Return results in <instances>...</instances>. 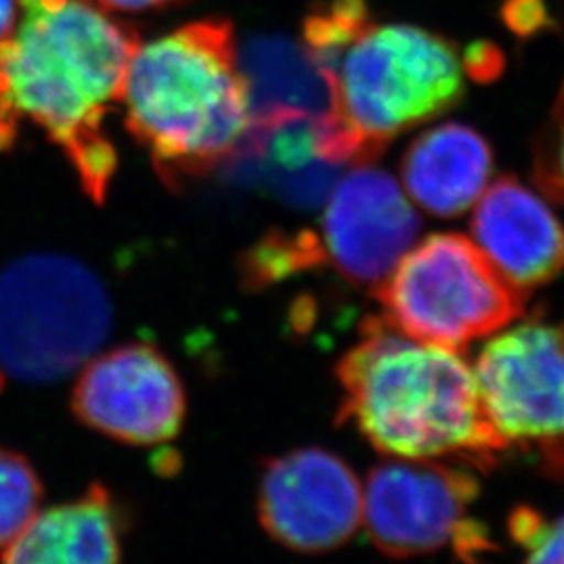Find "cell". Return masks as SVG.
Masks as SVG:
<instances>
[{
    "mask_svg": "<svg viewBox=\"0 0 564 564\" xmlns=\"http://www.w3.org/2000/svg\"><path fill=\"white\" fill-rule=\"evenodd\" d=\"M139 44L132 25L93 0H20L18 23L0 41V153L23 121L39 126L101 205L118 170L102 121Z\"/></svg>",
    "mask_w": 564,
    "mask_h": 564,
    "instance_id": "obj_1",
    "label": "cell"
},
{
    "mask_svg": "<svg viewBox=\"0 0 564 564\" xmlns=\"http://www.w3.org/2000/svg\"><path fill=\"white\" fill-rule=\"evenodd\" d=\"M335 375L343 423L384 456L491 468L508 449L485 412L475 370L456 349L368 318Z\"/></svg>",
    "mask_w": 564,
    "mask_h": 564,
    "instance_id": "obj_2",
    "label": "cell"
},
{
    "mask_svg": "<svg viewBox=\"0 0 564 564\" xmlns=\"http://www.w3.org/2000/svg\"><path fill=\"white\" fill-rule=\"evenodd\" d=\"M120 102L128 132L167 186L218 172L249 123L235 28L205 18L139 44Z\"/></svg>",
    "mask_w": 564,
    "mask_h": 564,
    "instance_id": "obj_3",
    "label": "cell"
},
{
    "mask_svg": "<svg viewBox=\"0 0 564 564\" xmlns=\"http://www.w3.org/2000/svg\"><path fill=\"white\" fill-rule=\"evenodd\" d=\"M343 160L370 163L405 130L463 99L464 65L449 42L402 23H368L330 72Z\"/></svg>",
    "mask_w": 564,
    "mask_h": 564,
    "instance_id": "obj_4",
    "label": "cell"
},
{
    "mask_svg": "<svg viewBox=\"0 0 564 564\" xmlns=\"http://www.w3.org/2000/svg\"><path fill=\"white\" fill-rule=\"evenodd\" d=\"M113 326L105 282L61 253H30L0 270V372L57 383L101 351Z\"/></svg>",
    "mask_w": 564,
    "mask_h": 564,
    "instance_id": "obj_5",
    "label": "cell"
},
{
    "mask_svg": "<svg viewBox=\"0 0 564 564\" xmlns=\"http://www.w3.org/2000/svg\"><path fill=\"white\" fill-rule=\"evenodd\" d=\"M523 289L463 235H431L377 284L384 323L416 341L460 351L521 318Z\"/></svg>",
    "mask_w": 564,
    "mask_h": 564,
    "instance_id": "obj_6",
    "label": "cell"
},
{
    "mask_svg": "<svg viewBox=\"0 0 564 564\" xmlns=\"http://www.w3.org/2000/svg\"><path fill=\"white\" fill-rule=\"evenodd\" d=\"M479 481L463 464L402 460L379 464L362 487V523L377 550L414 558L454 547L464 561L494 550L481 523L470 519Z\"/></svg>",
    "mask_w": 564,
    "mask_h": 564,
    "instance_id": "obj_7",
    "label": "cell"
},
{
    "mask_svg": "<svg viewBox=\"0 0 564 564\" xmlns=\"http://www.w3.org/2000/svg\"><path fill=\"white\" fill-rule=\"evenodd\" d=\"M475 379L506 445L533 449L564 477V326L523 323L485 343Z\"/></svg>",
    "mask_w": 564,
    "mask_h": 564,
    "instance_id": "obj_8",
    "label": "cell"
},
{
    "mask_svg": "<svg viewBox=\"0 0 564 564\" xmlns=\"http://www.w3.org/2000/svg\"><path fill=\"white\" fill-rule=\"evenodd\" d=\"M69 410L78 423L111 442L162 447L181 435L188 402L181 375L162 349L130 341L82 366Z\"/></svg>",
    "mask_w": 564,
    "mask_h": 564,
    "instance_id": "obj_9",
    "label": "cell"
},
{
    "mask_svg": "<svg viewBox=\"0 0 564 564\" xmlns=\"http://www.w3.org/2000/svg\"><path fill=\"white\" fill-rule=\"evenodd\" d=\"M258 519L276 544L293 552L337 550L362 524V484L328 449H289L262 464Z\"/></svg>",
    "mask_w": 564,
    "mask_h": 564,
    "instance_id": "obj_10",
    "label": "cell"
},
{
    "mask_svg": "<svg viewBox=\"0 0 564 564\" xmlns=\"http://www.w3.org/2000/svg\"><path fill=\"white\" fill-rule=\"evenodd\" d=\"M318 235L324 265L351 284H379L414 245L421 220L383 170L358 165L328 195Z\"/></svg>",
    "mask_w": 564,
    "mask_h": 564,
    "instance_id": "obj_11",
    "label": "cell"
},
{
    "mask_svg": "<svg viewBox=\"0 0 564 564\" xmlns=\"http://www.w3.org/2000/svg\"><path fill=\"white\" fill-rule=\"evenodd\" d=\"M328 118L282 113L249 120L241 141L218 167L220 176L239 188L268 193L289 207L316 209L343 170L328 153Z\"/></svg>",
    "mask_w": 564,
    "mask_h": 564,
    "instance_id": "obj_12",
    "label": "cell"
},
{
    "mask_svg": "<svg viewBox=\"0 0 564 564\" xmlns=\"http://www.w3.org/2000/svg\"><path fill=\"white\" fill-rule=\"evenodd\" d=\"M477 247L523 291L564 270V226L547 203L514 176L487 186L473 216Z\"/></svg>",
    "mask_w": 564,
    "mask_h": 564,
    "instance_id": "obj_13",
    "label": "cell"
},
{
    "mask_svg": "<svg viewBox=\"0 0 564 564\" xmlns=\"http://www.w3.org/2000/svg\"><path fill=\"white\" fill-rule=\"evenodd\" d=\"M128 514L102 484L51 506L7 545L0 564H121Z\"/></svg>",
    "mask_w": 564,
    "mask_h": 564,
    "instance_id": "obj_14",
    "label": "cell"
},
{
    "mask_svg": "<svg viewBox=\"0 0 564 564\" xmlns=\"http://www.w3.org/2000/svg\"><path fill=\"white\" fill-rule=\"evenodd\" d=\"M494 153L484 137L463 123L426 130L403 155L405 193L424 212L452 218L466 212L487 188Z\"/></svg>",
    "mask_w": 564,
    "mask_h": 564,
    "instance_id": "obj_15",
    "label": "cell"
},
{
    "mask_svg": "<svg viewBox=\"0 0 564 564\" xmlns=\"http://www.w3.org/2000/svg\"><path fill=\"white\" fill-rule=\"evenodd\" d=\"M249 120L282 113L328 118L333 86L303 42L281 34L251 36L239 51Z\"/></svg>",
    "mask_w": 564,
    "mask_h": 564,
    "instance_id": "obj_16",
    "label": "cell"
},
{
    "mask_svg": "<svg viewBox=\"0 0 564 564\" xmlns=\"http://www.w3.org/2000/svg\"><path fill=\"white\" fill-rule=\"evenodd\" d=\"M318 268H324V262L316 230H272L242 253V286L263 291Z\"/></svg>",
    "mask_w": 564,
    "mask_h": 564,
    "instance_id": "obj_17",
    "label": "cell"
},
{
    "mask_svg": "<svg viewBox=\"0 0 564 564\" xmlns=\"http://www.w3.org/2000/svg\"><path fill=\"white\" fill-rule=\"evenodd\" d=\"M44 485L21 452L0 445V550L11 544L41 512Z\"/></svg>",
    "mask_w": 564,
    "mask_h": 564,
    "instance_id": "obj_18",
    "label": "cell"
},
{
    "mask_svg": "<svg viewBox=\"0 0 564 564\" xmlns=\"http://www.w3.org/2000/svg\"><path fill=\"white\" fill-rule=\"evenodd\" d=\"M368 23L370 20L364 0H330L310 11V15L303 21V46L323 67L328 80L347 44Z\"/></svg>",
    "mask_w": 564,
    "mask_h": 564,
    "instance_id": "obj_19",
    "label": "cell"
},
{
    "mask_svg": "<svg viewBox=\"0 0 564 564\" xmlns=\"http://www.w3.org/2000/svg\"><path fill=\"white\" fill-rule=\"evenodd\" d=\"M533 181L545 197L564 205V82L533 144Z\"/></svg>",
    "mask_w": 564,
    "mask_h": 564,
    "instance_id": "obj_20",
    "label": "cell"
},
{
    "mask_svg": "<svg viewBox=\"0 0 564 564\" xmlns=\"http://www.w3.org/2000/svg\"><path fill=\"white\" fill-rule=\"evenodd\" d=\"M510 535L524 547V564H564V514L547 519L519 508L510 514Z\"/></svg>",
    "mask_w": 564,
    "mask_h": 564,
    "instance_id": "obj_21",
    "label": "cell"
},
{
    "mask_svg": "<svg viewBox=\"0 0 564 564\" xmlns=\"http://www.w3.org/2000/svg\"><path fill=\"white\" fill-rule=\"evenodd\" d=\"M102 11L111 13H160L186 4L188 0H93Z\"/></svg>",
    "mask_w": 564,
    "mask_h": 564,
    "instance_id": "obj_22",
    "label": "cell"
},
{
    "mask_svg": "<svg viewBox=\"0 0 564 564\" xmlns=\"http://www.w3.org/2000/svg\"><path fill=\"white\" fill-rule=\"evenodd\" d=\"M502 63V57L496 53V48L491 46H473L466 55V59L463 61L466 72L475 78H484V76H494L496 74V65Z\"/></svg>",
    "mask_w": 564,
    "mask_h": 564,
    "instance_id": "obj_23",
    "label": "cell"
},
{
    "mask_svg": "<svg viewBox=\"0 0 564 564\" xmlns=\"http://www.w3.org/2000/svg\"><path fill=\"white\" fill-rule=\"evenodd\" d=\"M20 18V0H0V41H4Z\"/></svg>",
    "mask_w": 564,
    "mask_h": 564,
    "instance_id": "obj_24",
    "label": "cell"
}]
</instances>
